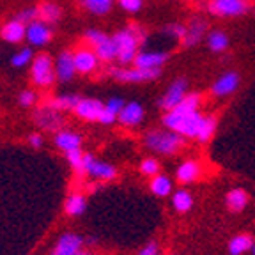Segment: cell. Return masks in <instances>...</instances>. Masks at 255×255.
<instances>
[{
    "label": "cell",
    "instance_id": "obj_15",
    "mask_svg": "<svg viewBox=\"0 0 255 255\" xmlns=\"http://www.w3.org/2000/svg\"><path fill=\"white\" fill-rule=\"evenodd\" d=\"M239 85V75L234 71H229L225 75H222L211 87V94L216 98H225V96H231L232 92L238 89Z\"/></svg>",
    "mask_w": 255,
    "mask_h": 255
},
{
    "label": "cell",
    "instance_id": "obj_37",
    "mask_svg": "<svg viewBox=\"0 0 255 255\" xmlns=\"http://www.w3.org/2000/svg\"><path fill=\"white\" fill-rule=\"evenodd\" d=\"M16 20L23 21L25 25H28L30 21L37 20L39 18V7H28V9H23V11H20L18 14L14 16Z\"/></svg>",
    "mask_w": 255,
    "mask_h": 255
},
{
    "label": "cell",
    "instance_id": "obj_5",
    "mask_svg": "<svg viewBox=\"0 0 255 255\" xmlns=\"http://www.w3.org/2000/svg\"><path fill=\"white\" fill-rule=\"evenodd\" d=\"M32 80L39 87H48L55 82L57 73H53V60L46 53H39L32 60Z\"/></svg>",
    "mask_w": 255,
    "mask_h": 255
},
{
    "label": "cell",
    "instance_id": "obj_10",
    "mask_svg": "<svg viewBox=\"0 0 255 255\" xmlns=\"http://www.w3.org/2000/svg\"><path fill=\"white\" fill-rule=\"evenodd\" d=\"M36 123L37 126H41L46 131H59L64 119L60 110L53 108L52 105H48V107H43L36 112Z\"/></svg>",
    "mask_w": 255,
    "mask_h": 255
},
{
    "label": "cell",
    "instance_id": "obj_35",
    "mask_svg": "<svg viewBox=\"0 0 255 255\" xmlns=\"http://www.w3.org/2000/svg\"><path fill=\"white\" fill-rule=\"evenodd\" d=\"M32 60H34V55H32L30 48H21L20 52L12 55L11 64L14 66V68H23V66H27V64L32 62Z\"/></svg>",
    "mask_w": 255,
    "mask_h": 255
},
{
    "label": "cell",
    "instance_id": "obj_43",
    "mask_svg": "<svg viewBox=\"0 0 255 255\" xmlns=\"http://www.w3.org/2000/svg\"><path fill=\"white\" fill-rule=\"evenodd\" d=\"M138 255H159V247L156 241H149L145 247L140 248Z\"/></svg>",
    "mask_w": 255,
    "mask_h": 255
},
{
    "label": "cell",
    "instance_id": "obj_12",
    "mask_svg": "<svg viewBox=\"0 0 255 255\" xmlns=\"http://www.w3.org/2000/svg\"><path fill=\"white\" fill-rule=\"evenodd\" d=\"M75 57V68L82 75H89V73L96 71L98 68V62H100V57L94 50H89V48H80L73 53Z\"/></svg>",
    "mask_w": 255,
    "mask_h": 255
},
{
    "label": "cell",
    "instance_id": "obj_18",
    "mask_svg": "<svg viewBox=\"0 0 255 255\" xmlns=\"http://www.w3.org/2000/svg\"><path fill=\"white\" fill-rule=\"evenodd\" d=\"M0 36H2V39L4 41H7V43L18 44L27 37V25H25L23 21L16 20L14 18V20L7 21V23L2 27Z\"/></svg>",
    "mask_w": 255,
    "mask_h": 255
},
{
    "label": "cell",
    "instance_id": "obj_26",
    "mask_svg": "<svg viewBox=\"0 0 255 255\" xmlns=\"http://www.w3.org/2000/svg\"><path fill=\"white\" fill-rule=\"evenodd\" d=\"M149 188L156 197L163 199V197H168L172 193V179L165 174H156L154 177H151Z\"/></svg>",
    "mask_w": 255,
    "mask_h": 255
},
{
    "label": "cell",
    "instance_id": "obj_13",
    "mask_svg": "<svg viewBox=\"0 0 255 255\" xmlns=\"http://www.w3.org/2000/svg\"><path fill=\"white\" fill-rule=\"evenodd\" d=\"M84 239L78 234H64L59 238L52 255H78L82 254Z\"/></svg>",
    "mask_w": 255,
    "mask_h": 255
},
{
    "label": "cell",
    "instance_id": "obj_41",
    "mask_svg": "<svg viewBox=\"0 0 255 255\" xmlns=\"http://www.w3.org/2000/svg\"><path fill=\"white\" fill-rule=\"evenodd\" d=\"M36 103V92L32 91H23L20 94V105L21 107H30Z\"/></svg>",
    "mask_w": 255,
    "mask_h": 255
},
{
    "label": "cell",
    "instance_id": "obj_40",
    "mask_svg": "<svg viewBox=\"0 0 255 255\" xmlns=\"http://www.w3.org/2000/svg\"><path fill=\"white\" fill-rule=\"evenodd\" d=\"M119 2H121V7L129 12H136L142 9V0H119Z\"/></svg>",
    "mask_w": 255,
    "mask_h": 255
},
{
    "label": "cell",
    "instance_id": "obj_25",
    "mask_svg": "<svg viewBox=\"0 0 255 255\" xmlns=\"http://www.w3.org/2000/svg\"><path fill=\"white\" fill-rule=\"evenodd\" d=\"M172 207H174L175 211L181 213V215H186V213L191 211V207H193V195H191L190 191L181 188V190L174 191L172 193Z\"/></svg>",
    "mask_w": 255,
    "mask_h": 255
},
{
    "label": "cell",
    "instance_id": "obj_9",
    "mask_svg": "<svg viewBox=\"0 0 255 255\" xmlns=\"http://www.w3.org/2000/svg\"><path fill=\"white\" fill-rule=\"evenodd\" d=\"M188 82L184 78L175 80L174 84L167 89V92L163 94V98L159 100V107L163 108L165 112L168 110H174L181 101L184 100V96L188 94Z\"/></svg>",
    "mask_w": 255,
    "mask_h": 255
},
{
    "label": "cell",
    "instance_id": "obj_1",
    "mask_svg": "<svg viewBox=\"0 0 255 255\" xmlns=\"http://www.w3.org/2000/svg\"><path fill=\"white\" fill-rule=\"evenodd\" d=\"M143 143H145V147L161 156H174L184 147V136L177 131H172L168 128L152 129L143 135Z\"/></svg>",
    "mask_w": 255,
    "mask_h": 255
},
{
    "label": "cell",
    "instance_id": "obj_17",
    "mask_svg": "<svg viewBox=\"0 0 255 255\" xmlns=\"http://www.w3.org/2000/svg\"><path fill=\"white\" fill-rule=\"evenodd\" d=\"M105 110V103L98 100H80V103L76 105L75 114L76 117L84 121H100L101 112Z\"/></svg>",
    "mask_w": 255,
    "mask_h": 255
},
{
    "label": "cell",
    "instance_id": "obj_29",
    "mask_svg": "<svg viewBox=\"0 0 255 255\" xmlns=\"http://www.w3.org/2000/svg\"><path fill=\"white\" fill-rule=\"evenodd\" d=\"M207 44H209V48H211V52H225L229 46V37L225 32L222 30H213L209 32V36H207Z\"/></svg>",
    "mask_w": 255,
    "mask_h": 255
},
{
    "label": "cell",
    "instance_id": "obj_3",
    "mask_svg": "<svg viewBox=\"0 0 255 255\" xmlns=\"http://www.w3.org/2000/svg\"><path fill=\"white\" fill-rule=\"evenodd\" d=\"M114 43L117 48V62L126 66L135 60L136 53H138V43L140 39L135 36V32L128 27L126 30L117 32L114 36Z\"/></svg>",
    "mask_w": 255,
    "mask_h": 255
},
{
    "label": "cell",
    "instance_id": "obj_39",
    "mask_svg": "<svg viewBox=\"0 0 255 255\" xmlns=\"http://www.w3.org/2000/svg\"><path fill=\"white\" fill-rule=\"evenodd\" d=\"M124 105L126 103H124V100H121V98H112V100H108V103H105V107L110 112H114L116 116H119L121 112H123Z\"/></svg>",
    "mask_w": 255,
    "mask_h": 255
},
{
    "label": "cell",
    "instance_id": "obj_20",
    "mask_svg": "<svg viewBox=\"0 0 255 255\" xmlns=\"http://www.w3.org/2000/svg\"><path fill=\"white\" fill-rule=\"evenodd\" d=\"M248 202H250V195H248L243 188H232V190L227 191V195H225V204H227L229 211L232 213L245 211V207L248 206Z\"/></svg>",
    "mask_w": 255,
    "mask_h": 255
},
{
    "label": "cell",
    "instance_id": "obj_30",
    "mask_svg": "<svg viewBox=\"0 0 255 255\" xmlns=\"http://www.w3.org/2000/svg\"><path fill=\"white\" fill-rule=\"evenodd\" d=\"M60 7L57 4H52V2H44L39 7V18L46 23H55V21L60 20Z\"/></svg>",
    "mask_w": 255,
    "mask_h": 255
},
{
    "label": "cell",
    "instance_id": "obj_16",
    "mask_svg": "<svg viewBox=\"0 0 255 255\" xmlns=\"http://www.w3.org/2000/svg\"><path fill=\"white\" fill-rule=\"evenodd\" d=\"M167 60L168 53L165 52H138L133 64L142 69H159Z\"/></svg>",
    "mask_w": 255,
    "mask_h": 255
},
{
    "label": "cell",
    "instance_id": "obj_6",
    "mask_svg": "<svg viewBox=\"0 0 255 255\" xmlns=\"http://www.w3.org/2000/svg\"><path fill=\"white\" fill-rule=\"evenodd\" d=\"M250 9L248 0H211L207 11L215 16L229 18V16H243Z\"/></svg>",
    "mask_w": 255,
    "mask_h": 255
},
{
    "label": "cell",
    "instance_id": "obj_28",
    "mask_svg": "<svg viewBox=\"0 0 255 255\" xmlns=\"http://www.w3.org/2000/svg\"><path fill=\"white\" fill-rule=\"evenodd\" d=\"M216 128H218V121H216L215 116H204L202 124H200L199 135H197V140L202 143L209 142V140L215 136Z\"/></svg>",
    "mask_w": 255,
    "mask_h": 255
},
{
    "label": "cell",
    "instance_id": "obj_34",
    "mask_svg": "<svg viewBox=\"0 0 255 255\" xmlns=\"http://www.w3.org/2000/svg\"><path fill=\"white\" fill-rule=\"evenodd\" d=\"M66 158H68L69 165L73 167V170L76 172V174L84 175L85 174V161H84V152L78 149H71V151L66 152Z\"/></svg>",
    "mask_w": 255,
    "mask_h": 255
},
{
    "label": "cell",
    "instance_id": "obj_2",
    "mask_svg": "<svg viewBox=\"0 0 255 255\" xmlns=\"http://www.w3.org/2000/svg\"><path fill=\"white\" fill-rule=\"evenodd\" d=\"M202 119L204 116L200 114V110L190 112V114H184V112H177V110H168L163 117V126L172 129V131H177L184 138H197Z\"/></svg>",
    "mask_w": 255,
    "mask_h": 255
},
{
    "label": "cell",
    "instance_id": "obj_19",
    "mask_svg": "<svg viewBox=\"0 0 255 255\" xmlns=\"http://www.w3.org/2000/svg\"><path fill=\"white\" fill-rule=\"evenodd\" d=\"M55 73L57 78L60 82H69V80L75 76L76 68H75V57L71 52H62L57 57V64H55Z\"/></svg>",
    "mask_w": 255,
    "mask_h": 255
},
{
    "label": "cell",
    "instance_id": "obj_27",
    "mask_svg": "<svg viewBox=\"0 0 255 255\" xmlns=\"http://www.w3.org/2000/svg\"><path fill=\"white\" fill-rule=\"evenodd\" d=\"M85 209H87V200H85V197L82 193H71L66 199V204H64V211L68 213L69 216L84 215Z\"/></svg>",
    "mask_w": 255,
    "mask_h": 255
},
{
    "label": "cell",
    "instance_id": "obj_22",
    "mask_svg": "<svg viewBox=\"0 0 255 255\" xmlns=\"http://www.w3.org/2000/svg\"><path fill=\"white\" fill-rule=\"evenodd\" d=\"M207 32V23L202 20V18H193V20L190 21V25L186 27V34H184L183 37V44L184 46H193V44H197L200 39H202V36Z\"/></svg>",
    "mask_w": 255,
    "mask_h": 255
},
{
    "label": "cell",
    "instance_id": "obj_11",
    "mask_svg": "<svg viewBox=\"0 0 255 255\" xmlns=\"http://www.w3.org/2000/svg\"><path fill=\"white\" fill-rule=\"evenodd\" d=\"M52 39V30L48 27L46 21L34 20L27 25V41L34 46H44L48 41Z\"/></svg>",
    "mask_w": 255,
    "mask_h": 255
},
{
    "label": "cell",
    "instance_id": "obj_24",
    "mask_svg": "<svg viewBox=\"0 0 255 255\" xmlns=\"http://www.w3.org/2000/svg\"><path fill=\"white\" fill-rule=\"evenodd\" d=\"M254 247V238L250 234H238L229 241L227 252L229 255H245Z\"/></svg>",
    "mask_w": 255,
    "mask_h": 255
},
{
    "label": "cell",
    "instance_id": "obj_44",
    "mask_svg": "<svg viewBox=\"0 0 255 255\" xmlns=\"http://www.w3.org/2000/svg\"><path fill=\"white\" fill-rule=\"evenodd\" d=\"M28 143H30L32 147L39 149L41 145H43V136H41V135H37V133H34V135H30V136H28Z\"/></svg>",
    "mask_w": 255,
    "mask_h": 255
},
{
    "label": "cell",
    "instance_id": "obj_31",
    "mask_svg": "<svg viewBox=\"0 0 255 255\" xmlns=\"http://www.w3.org/2000/svg\"><path fill=\"white\" fill-rule=\"evenodd\" d=\"M200 101H202V98H200V94H197V92H191V94H186L184 96V100L181 101L177 107L174 108V110L177 112H184V114H190V112H197L200 107Z\"/></svg>",
    "mask_w": 255,
    "mask_h": 255
},
{
    "label": "cell",
    "instance_id": "obj_4",
    "mask_svg": "<svg viewBox=\"0 0 255 255\" xmlns=\"http://www.w3.org/2000/svg\"><path fill=\"white\" fill-rule=\"evenodd\" d=\"M85 39L94 46V52L98 53L100 60H103V62L117 60V48L116 43H114V37H108L101 30L91 28V30L85 32Z\"/></svg>",
    "mask_w": 255,
    "mask_h": 255
},
{
    "label": "cell",
    "instance_id": "obj_33",
    "mask_svg": "<svg viewBox=\"0 0 255 255\" xmlns=\"http://www.w3.org/2000/svg\"><path fill=\"white\" fill-rule=\"evenodd\" d=\"M80 100H82V98H78L76 94H66V96H59V98H55L50 105L60 112L62 110H75L76 105L80 103Z\"/></svg>",
    "mask_w": 255,
    "mask_h": 255
},
{
    "label": "cell",
    "instance_id": "obj_23",
    "mask_svg": "<svg viewBox=\"0 0 255 255\" xmlns=\"http://www.w3.org/2000/svg\"><path fill=\"white\" fill-rule=\"evenodd\" d=\"M55 145L60 149V151L68 152L71 149H78L82 145V136L75 131H68V129H64V131H59L55 135Z\"/></svg>",
    "mask_w": 255,
    "mask_h": 255
},
{
    "label": "cell",
    "instance_id": "obj_45",
    "mask_svg": "<svg viewBox=\"0 0 255 255\" xmlns=\"http://www.w3.org/2000/svg\"><path fill=\"white\" fill-rule=\"evenodd\" d=\"M250 252H252V255H255V241H254V247H252Z\"/></svg>",
    "mask_w": 255,
    "mask_h": 255
},
{
    "label": "cell",
    "instance_id": "obj_46",
    "mask_svg": "<svg viewBox=\"0 0 255 255\" xmlns=\"http://www.w3.org/2000/svg\"><path fill=\"white\" fill-rule=\"evenodd\" d=\"M78 255H91V254H85V252H82V254H78Z\"/></svg>",
    "mask_w": 255,
    "mask_h": 255
},
{
    "label": "cell",
    "instance_id": "obj_21",
    "mask_svg": "<svg viewBox=\"0 0 255 255\" xmlns=\"http://www.w3.org/2000/svg\"><path fill=\"white\" fill-rule=\"evenodd\" d=\"M143 119V108L140 103L131 101V103H126L123 108V112L119 114V121L124 126H138Z\"/></svg>",
    "mask_w": 255,
    "mask_h": 255
},
{
    "label": "cell",
    "instance_id": "obj_14",
    "mask_svg": "<svg viewBox=\"0 0 255 255\" xmlns=\"http://www.w3.org/2000/svg\"><path fill=\"white\" fill-rule=\"evenodd\" d=\"M200 175H202V165L197 159H186L175 170V179L181 184L195 183L197 179H200Z\"/></svg>",
    "mask_w": 255,
    "mask_h": 255
},
{
    "label": "cell",
    "instance_id": "obj_38",
    "mask_svg": "<svg viewBox=\"0 0 255 255\" xmlns=\"http://www.w3.org/2000/svg\"><path fill=\"white\" fill-rule=\"evenodd\" d=\"M165 34H167V36H170V37H174V39L183 41L184 34H186V27H184V25H181V23H170V25H167V27H165Z\"/></svg>",
    "mask_w": 255,
    "mask_h": 255
},
{
    "label": "cell",
    "instance_id": "obj_8",
    "mask_svg": "<svg viewBox=\"0 0 255 255\" xmlns=\"http://www.w3.org/2000/svg\"><path fill=\"white\" fill-rule=\"evenodd\" d=\"M85 161V174H89L91 177L98 181H112L117 175L116 167L105 163L101 159L94 158L92 154H84Z\"/></svg>",
    "mask_w": 255,
    "mask_h": 255
},
{
    "label": "cell",
    "instance_id": "obj_32",
    "mask_svg": "<svg viewBox=\"0 0 255 255\" xmlns=\"http://www.w3.org/2000/svg\"><path fill=\"white\" fill-rule=\"evenodd\" d=\"M82 4L87 11H91L92 14L103 16L107 12H110L112 9V0H82Z\"/></svg>",
    "mask_w": 255,
    "mask_h": 255
},
{
    "label": "cell",
    "instance_id": "obj_36",
    "mask_svg": "<svg viewBox=\"0 0 255 255\" xmlns=\"http://www.w3.org/2000/svg\"><path fill=\"white\" fill-rule=\"evenodd\" d=\"M159 161L154 158H145L140 163V172H142L143 175H147V177H154L156 174H159Z\"/></svg>",
    "mask_w": 255,
    "mask_h": 255
},
{
    "label": "cell",
    "instance_id": "obj_42",
    "mask_svg": "<svg viewBox=\"0 0 255 255\" xmlns=\"http://www.w3.org/2000/svg\"><path fill=\"white\" fill-rule=\"evenodd\" d=\"M117 119H119V116H116V114H114V112H110L107 107H105V110L101 112L100 121H98V123H101V124H114Z\"/></svg>",
    "mask_w": 255,
    "mask_h": 255
},
{
    "label": "cell",
    "instance_id": "obj_7",
    "mask_svg": "<svg viewBox=\"0 0 255 255\" xmlns=\"http://www.w3.org/2000/svg\"><path fill=\"white\" fill-rule=\"evenodd\" d=\"M159 69H142V68H133V69H126V68H119V69H112L110 75L114 76L119 82L124 84H142V82H149V80H154L159 76Z\"/></svg>",
    "mask_w": 255,
    "mask_h": 255
}]
</instances>
